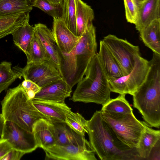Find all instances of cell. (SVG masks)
<instances>
[{
	"label": "cell",
	"mask_w": 160,
	"mask_h": 160,
	"mask_svg": "<svg viewBox=\"0 0 160 160\" xmlns=\"http://www.w3.org/2000/svg\"><path fill=\"white\" fill-rule=\"evenodd\" d=\"M89 142L101 160H141L137 148L132 149L118 138L104 120L101 111H96L87 120Z\"/></svg>",
	"instance_id": "obj_1"
},
{
	"label": "cell",
	"mask_w": 160,
	"mask_h": 160,
	"mask_svg": "<svg viewBox=\"0 0 160 160\" xmlns=\"http://www.w3.org/2000/svg\"><path fill=\"white\" fill-rule=\"evenodd\" d=\"M96 29L92 23L79 37L78 42L69 53H63L58 48L59 61L58 70L62 78L72 88L84 76L89 63L97 54Z\"/></svg>",
	"instance_id": "obj_2"
},
{
	"label": "cell",
	"mask_w": 160,
	"mask_h": 160,
	"mask_svg": "<svg viewBox=\"0 0 160 160\" xmlns=\"http://www.w3.org/2000/svg\"><path fill=\"white\" fill-rule=\"evenodd\" d=\"M143 83L132 95L133 106L150 127H160V55L153 53Z\"/></svg>",
	"instance_id": "obj_3"
},
{
	"label": "cell",
	"mask_w": 160,
	"mask_h": 160,
	"mask_svg": "<svg viewBox=\"0 0 160 160\" xmlns=\"http://www.w3.org/2000/svg\"><path fill=\"white\" fill-rule=\"evenodd\" d=\"M97 54L92 60L84 76L77 84L70 100L103 106L111 99L108 81Z\"/></svg>",
	"instance_id": "obj_4"
},
{
	"label": "cell",
	"mask_w": 160,
	"mask_h": 160,
	"mask_svg": "<svg viewBox=\"0 0 160 160\" xmlns=\"http://www.w3.org/2000/svg\"><path fill=\"white\" fill-rule=\"evenodd\" d=\"M1 105L4 121L13 122L31 132L34 123L44 119L28 98L21 83L7 90Z\"/></svg>",
	"instance_id": "obj_5"
},
{
	"label": "cell",
	"mask_w": 160,
	"mask_h": 160,
	"mask_svg": "<svg viewBox=\"0 0 160 160\" xmlns=\"http://www.w3.org/2000/svg\"><path fill=\"white\" fill-rule=\"evenodd\" d=\"M101 111L104 120L121 141L132 149L137 148L141 136L148 124L138 120L133 112L120 113Z\"/></svg>",
	"instance_id": "obj_6"
},
{
	"label": "cell",
	"mask_w": 160,
	"mask_h": 160,
	"mask_svg": "<svg viewBox=\"0 0 160 160\" xmlns=\"http://www.w3.org/2000/svg\"><path fill=\"white\" fill-rule=\"evenodd\" d=\"M102 41L119 63L124 76L129 74L141 56L139 47L111 34L105 36Z\"/></svg>",
	"instance_id": "obj_7"
},
{
	"label": "cell",
	"mask_w": 160,
	"mask_h": 160,
	"mask_svg": "<svg viewBox=\"0 0 160 160\" xmlns=\"http://www.w3.org/2000/svg\"><path fill=\"white\" fill-rule=\"evenodd\" d=\"M12 69L24 79L29 80L41 88L62 78L57 66L51 60L31 62L23 68L17 66Z\"/></svg>",
	"instance_id": "obj_8"
},
{
	"label": "cell",
	"mask_w": 160,
	"mask_h": 160,
	"mask_svg": "<svg viewBox=\"0 0 160 160\" xmlns=\"http://www.w3.org/2000/svg\"><path fill=\"white\" fill-rule=\"evenodd\" d=\"M150 68L149 61L140 56L129 74L115 79L108 80L111 92L132 95L144 82Z\"/></svg>",
	"instance_id": "obj_9"
},
{
	"label": "cell",
	"mask_w": 160,
	"mask_h": 160,
	"mask_svg": "<svg viewBox=\"0 0 160 160\" xmlns=\"http://www.w3.org/2000/svg\"><path fill=\"white\" fill-rule=\"evenodd\" d=\"M45 160H97L89 142L60 146L55 145L43 149Z\"/></svg>",
	"instance_id": "obj_10"
},
{
	"label": "cell",
	"mask_w": 160,
	"mask_h": 160,
	"mask_svg": "<svg viewBox=\"0 0 160 160\" xmlns=\"http://www.w3.org/2000/svg\"><path fill=\"white\" fill-rule=\"evenodd\" d=\"M0 138L6 139L13 148L29 153L38 148L32 132L9 121H5Z\"/></svg>",
	"instance_id": "obj_11"
},
{
	"label": "cell",
	"mask_w": 160,
	"mask_h": 160,
	"mask_svg": "<svg viewBox=\"0 0 160 160\" xmlns=\"http://www.w3.org/2000/svg\"><path fill=\"white\" fill-rule=\"evenodd\" d=\"M52 32L58 49L63 53H70L75 47L79 37L67 27L62 18H53Z\"/></svg>",
	"instance_id": "obj_12"
},
{
	"label": "cell",
	"mask_w": 160,
	"mask_h": 160,
	"mask_svg": "<svg viewBox=\"0 0 160 160\" xmlns=\"http://www.w3.org/2000/svg\"><path fill=\"white\" fill-rule=\"evenodd\" d=\"M72 88L62 78L42 88L32 99L64 103L65 99L71 96Z\"/></svg>",
	"instance_id": "obj_13"
},
{
	"label": "cell",
	"mask_w": 160,
	"mask_h": 160,
	"mask_svg": "<svg viewBox=\"0 0 160 160\" xmlns=\"http://www.w3.org/2000/svg\"><path fill=\"white\" fill-rule=\"evenodd\" d=\"M44 119L50 122H65L66 115L71 109L64 103L31 99Z\"/></svg>",
	"instance_id": "obj_14"
},
{
	"label": "cell",
	"mask_w": 160,
	"mask_h": 160,
	"mask_svg": "<svg viewBox=\"0 0 160 160\" xmlns=\"http://www.w3.org/2000/svg\"><path fill=\"white\" fill-rule=\"evenodd\" d=\"M48 121L55 139V145L63 146L89 142L84 136L77 133L66 122Z\"/></svg>",
	"instance_id": "obj_15"
},
{
	"label": "cell",
	"mask_w": 160,
	"mask_h": 160,
	"mask_svg": "<svg viewBox=\"0 0 160 160\" xmlns=\"http://www.w3.org/2000/svg\"><path fill=\"white\" fill-rule=\"evenodd\" d=\"M160 19V0H144L141 2L136 22L139 32L152 21Z\"/></svg>",
	"instance_id": "obj_16"
},
{
	"label": "cell",
	"mask_w": 160,
	"mask_h": 160,
	"mask_svg": "<svg viewBox=\"0 0 160 160\" xmlns=\"http://www.w3.org/2000/svg\"><path fill=\"white\" fill-rule=\"evenodd\" d=\"M97 54L108 80L115 79L124 76L119 63L102 40L100 41L99 51Z\"/></svg>",
	"instance_id": "obj_17"
},
{
	"label": "cell",
	"mask_w": 160,
	"mask_h": 160,
	"mask_svg": "<svg viewBox=\"0 0 160 160\" xmlns=\"http://www.w3.org/2000/svg\"><path fill=\"white\" fill-rule=\"evenodd\" d=\"M34 28L35 34L58 69L60 64L57 47L51 31L46 25L41 23L35 24Z\"/></svg>",
	"instance_id": "obj_18"
},
{
	"label": "cell",
	"mask_w": 160,
	"mask_h": 160,
	"mask_svg": "<svg viewBox=\"0 0 160 160\" xmlns=\"http://www.w3.org/2000/svg\"><path fill=\"white\" fill-rule=\"evenodd\" d=\"M139 32L145 45L154 53L160 55V19L152 21Z\"/></svg>",
	"instance_id": "obj_19"
},
{
	"label": "cell",
	"mask_w": 160,
	"mask_h": 160,
	"mask_svg": "<svg viewBox=\"0 0 160 160\" xmlns=\"http://www.w3.org/2000/svg\"><path fill=\"white\" fill-rule=\"evenodd\" d=\"M32 132L38 148L43 150L55 145V139L47 120L42 118L36 122L32 127Z\"/></svg>",
	"instance_id": "obj_20"
},
{
	"label": "cell",
	"mask_w": 160,
	"mask_h": 160,
	"mask_svg": "<svg viewBox=\"0 0 160 160\" xmlns=\"http://www.w3.org/2000/svg\"><path fill=\"white\" fill-rule=\"evenodd\" d=\"M160 140V131L148 125L141 134L137 151L142 160H147L157 142Z\"/></svg>",
	"instance_id": "obj_21"
},
{
	"label": "cell",
	"mask_w": 160,
	"mask_h": 160,
	"mask_svg": "<svg viewBox=\"0 0 160 160\" xmlns=\"http://www.w3.org/2000/svg\"><path fill=\"white\" fill-rule=\"evenodd\" d=\"M77 36L79 37L87 27L92 23L94 13L91 6L81 0H75Z\"/></svg>",
	"instance_id": "obj_22"
},
{
	"label": "cell",
	"mask_w": 160,
	"mask_h": 160,
	"mask_svg": "<svg viewBox=\"0 0 160 160\" xmlns=\"http://www.w3.org/2000/svg\"><path fill=\"white\" fill-rule=\"evenodd\" d=\"M28 19L29 13L26 12L0 17V39L11 34Z\"/></svg>",
	"instance_id": "obj_23"
},
{
	"label": "cell",
	"mask_w": 160,
	"mask_h": 160,
	"mask_svg": "<svg viewBox=\"0 0 160 160\" xmlns=\"http://www.w3.org/2000/svg\"><path fill=\"white\" fill-rule=\"evenodd\" d=\"M29 20H27L23 25L11 34L14 44L25 54L34 33V27L29 24Z\"/></svg>",
	"instance_id": "obj_24"
},
{
	"label": "cell",
	"mask_w": 160,
	"mask_h": 160,
	"mask_svg": "<svg viewBox=\"0 0 160 160\" xmlns=\"http://www.w3.org/2000/svg\"><path fill=\"white\" fill-rule=\"evenodd\" d=\"M31 0H0V17L22 12L32 9Z\"/></svg>",
	"instance_id": "obj_25"
},
{
	"label": "cell",
	"mask_w": 160,
	"mask_h": 160,
	"mask_svg": "<svg viewBox=\"0 0 160 160\" xmlns=\"http://www.w3.org/2000/svg\"><path fill=\"white\" fill-rule=\"evenodd\" d=\"M27 63L51 60L40 41L35 33L28 48L25 54Z\"/></svg>",
	"instance_id": "obj_26"
},
{
	"label": "cell",
	"mask_w": 160,
	"mask_h": 160,
	"mask_svg": "<svg viewBox=\"0 0 160 160\" xmlns=\"http://www.w3.org/2000/svg\"><path fill=\"white\" fill-rule=\"evenodd\" d=\"M12 63L6 61L0 64V94L8 87L17 78L21 79L22 77L12 68Z\"/></svg>",
	"instance_id": "obj_27"
},
{
	"label": "cell",
	"mask_w": 160,
	"mask_h": 160,
	"mask_svg": "<svg viewBox=\"0 0 160 160\" xmlns=\"http://www.w3.org/2000/svg\"><path fill=\"white\" fill-rule=\"evenodd\" d=\"M125 94H119L116 98L111 99L102 106V111L109 112L129 113L133 112V109L125 98Z\"/></svg>",
	"instance_id": "obj_28"
},
{
	"label": "cell",
	"mask_w": 160,
	"mask_h": 160,
	"mask_svg": "<svg viewBox=\"0 0 160 160\" xmlns=\"http://www.w3.org/2000/svg\"><path fill=\"white\" fill-rule=\"evenodd\" d=\"M76 14L75 0H63L62 18L68 28L77 36Z\"/></svg>",
	"instance_id": "obj_29"
},
{
	"label": "cell",
	"mask_w": 160,
	"mask_h": 160,
	"mask_svg": "<svg viewBox=\"0 0 160 160\" xmlns=\"http://www.w3.org/2000/svg\"><path fill=\"white\" fill-rule=\"evenodd\" d=\"M87 121L80 113L71 111L67 114L65 122L73 131L78 134L85 136L87 133Z\"/></svg>",
	"instance_id": "obj_30"
},
{
	"label": "cell",
	"mask_w": 160,
	"mask_h": 160,
	"mask_svg": "<svg viewBox=\"0 0 160 160\" xmlns=\"http://www.w3.org/2000/svg\"><path fill=\"white\" fill-rule=\"evenodd\" d=\"M62 2L60 4H55L47 0H34L32 2V7L40 9L53 18H62Z\"/></svg>",
	"instance_id": "obj_31"
},
{
	"label": "cell",
	"mask_w": 160,
	"mask_h": 160,
	"mask_svg": "<svg viewBox=\"0 0 160 160\" xmlns=\"http://www.w3.org/2000/svg\"><path fill=\"white\" fill-rule=\"evenodd\" d=\"M127 21L135 24L141 2L140 0H123Z\"/></svg>",
	"instance_id": "obj_32"
},
{
	"label": "cell",
	"mask_w": 160,
	"mask_h": 160,
	"mask_svg": "<svg viewBox=\"0 0 160 160\" xmlns=\"http://www.w3.org/2000/svg\"><path fill=\"white\" fill-rule=\"evenodd\" d=\"M21 84L24 91L30 100L34 98L36 94L42 88L29 80L24 79Z\"/></svg>",
	"instance_id": "obj_33"
},
{
	"label": "cell",
	"mask_w": 160,
	"mask_h": 160,
	"mask_svg": "<svg viewBox=\"0 0 160 160\" xmlns=\"http://www.w3.org/2000/svg\"><path fill=\"white\" fill-rule=\"evenodd\" d=\"M26 154L22 151L14 148L4 156L1 160H20Z\"/></svg>",
	"instance_id": "obj_34"
},
{
	"label": "cell",
	"mask_w": 160,
	"mask_h": 160,
	"mask_svg": "<svg viewBox=\"0 0 160 160\" xmlns=\"http://www.w3.org/2000/svg\"><path fill=\"white\" fill-rule=\"evenodd\" d=\"M13 148L11 144L6 139L0 138V160Z\"/></svg>",
	"instance_id": "obj_35"
},
{
	"label": "cell",
	"mask_w": 160,
	"mask_h": 160,
	"mask_svg": "<svg viewBox=\"0 0 160 160\" xmlns=\"http://www.w3.org/2000/svg\"><path fill=\"white\" fill-rule=\"evenodd\" d=\"M160 140L157 142L152 149L147 160H160Z\"/></svg>",
	"instance_id": "obj_36"
},
{
	"label": "cell",
	"mask_w": 160,
	"mask_h": 160,
	"mask_svg": "<svg viewBox=\"0 0 160 160\" xmlns=\"http://www.w3.org/2000/svg\"><path fill=\"white\" fill-rule=\"evenodd\" d=\"M4 122V121L2 116L1 113L0 112V137L2 134Z\"/></svg>",
	"instance_id": "obj_37"
},
{
	"label": "cell",
	"mask_w": 160,
	"mask_h": 160,
	"mask_svg": "<svg viewBox=\"0 0 160 160\" xmlns=\"http://www.w3.org/2000/svg\"><path fill=\"white\" fill-rule=\"evenodd\" d=\"M50 2L55 4H58L62 3L63 0H47Z\"/></svg>",
	"instance_id": "obj_38"
},
{
	"label": "cell",
	"mask_w": 160,
	"mask_h": 160,
	"mask_svg": "<svg viewBox=\"0 0 160 160\" xmlns=\"http://www.w3.org/2000/svg\"><path fill=\"white\" fill-rule=\"evenodd\" d=\"M140 0L141 1V2H142V1H143L144 0Z\"/></svg>",
	"instance_id": "obj_39"
}]
</instances>
